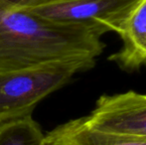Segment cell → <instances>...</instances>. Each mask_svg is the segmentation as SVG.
<instances>
[{"label": "cell", "instance_id": "obj_5", "mask_svg": "<svg viewBox=\"0 0 146 145\" xmlns=\"http://www.w3.org/2000/svg\"><path fill=\"white\" fill-rule=\"evenodd\" d=\"M118 35L121 48L110 61L125 71H134L146 65V0H138L124 20Z\"/></svg>", "mask_w": 146, "mask_h": 145}, {"label": "cell", "instance_id": "obj_3", "mask_svg": "<svg viewBox=\"0 0 146 145\" xmlns=\"http://www.w3.org/2000/svg\"><path fill=\"white\" fill-rule=\"evenodd\" d=\"M138 0H64L32 8V12L46 19L85 26L102 36L118 34L127 15Z\"/></svg>", "mask_w": 146, "mask_h": 145}, {"label": "cell", "instance_id": "obj_6", "mask_svg": "<svg viewBox=\"0 0 146 145\" xmlns=\"http://www.w3.org/2000/svg\"><path fill=\"white\" fill-rule=\"evenodd\" d=\"M46 145H146V138L118 135L94 127L86 116L71 119L45 134Z\"/></svg>", "mask_w": 146, "mask_h": 145}, {"label": "cell", "instance_id": "obj_8", "mask_svg": "<svg viewBox=\"0 0 146 145\" xmlns=\"http://www.w3.org/2000/svg\"><path fill=\"white\" fill-rule=\"evenodd\" d=\"M61 1L64 0H0L1 3L17 9H32Z\"/></svg>", "mask_w": 146, "mask_h": 145}, {"label": "cell", "instance_id": "obj_2", "mask_svg": "<svg viewBox=\"0 0 146 145\" xmlns=\"http://www.w3.org/2000/svg\"><path fill=\"white\" fill-rule=\"evenodd\" d=\"M94 64V60H81L0 72V123L32 115L41 101Z\"/></svg>", "mask_w": 146, "mask_h": 145}, {"label": "cell", "instance_id": "obj_7", "mask_svg": "<svg viewBox=\"0 0 146 145\" xmlns=\"http://www.w3.org/2000/svg\"><path fill=\"white\" fill-rule=\"evenodd\" d=\"M0 145H46L45 134L32 115L0 123Z\"/></svg>", "mask_w": 146, "mask_h": 145}, {"label": "cell", "instance_id": "obj_4", "mask_svg": "<svg viewBox=\"0 0 146 145\" xmlns=\"http://www.w3.org/2000/svg\"><path fill=\"white\" fill-rule=\"evenodd\" d=\"M86 118L90 125L104 131L146 138V93L128 91L104 95Z\"/></svg>", "mask_w": 146, "mask_h": 145}, {"label": "cell", "instance_id": "obj_1", "mask_svg": "<svg viewBox=\"0 0 146 145\" xmlns=\"http://www.w3.org/2000/svg\"><path fill=\"white\" fill-rule=\"evenodd\" d=\"M100 38L85 26L55 22L0 2V72L96 61L106 47Z\"/></svg>", "mask_w": 146, "mask_h": 145}]
</instances>
